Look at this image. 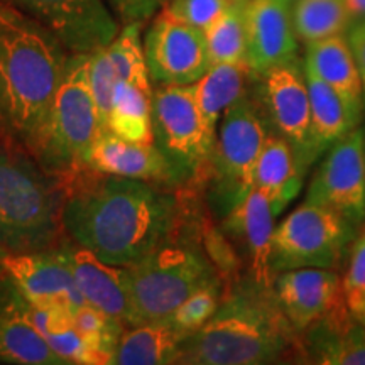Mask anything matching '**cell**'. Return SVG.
<instances>
[{"label":"cell","mask_w":365,"mask_h":365,"mask_svg":"<svg viewBox=\"0 0 365 365\" xmlns=\"http://www.w3.org/2000/svg\"><path fill=\"white\" fill-rule=\"evenodd\" d=\"M244 4L234 0L225 14L205 33L208 56L212 65L217 63L247 61V36H245Z\"/></svg>","instance_id":"cell-30"},{"label":"cell","mask_w":365,"mask_h":365,"mask_svg":"<svg viewBox=\"0 0 365 365\" xmlns=\"http://www.w3.org/2000/svg\"><path fill=\"white\" fill-rule=\"evenodd\" d=\"M144 54L150 81L158 86L193 85L212 66L205 34L166 9L145 31Z\"/></svg>","instance_id":"cell-10"},{"label":"cell","mask_w":365,"mask_h":365,"mask_svg":"<svg viewBox=\"0 0 365 365\" xmlns=\"http://www.w3.org/2000/svg\"><path fill=\"white\" fill-rule=\"evenodd\" d=\"M70 51L46 27L0 0V130L38 148Z\"/></svg>","instance_id":"cell-2"},{"label":"cell","mask_w":365,"mask_h":365,"mask_svg":"<svg viewBox=\"0 0 365 365\" xmlns=\"http://www.w3.org/2000/svg\"><path fill=\"white\" fill-rule=\"evenodd\" d=\"M0 364L66 365L27 318V298L0 274Z\"/></svg>","instance_id":"cell-19"},{"label":"cell","mask_w":365,"mask_h":365,"mask_svg":"<svg viewBox=\"0 0 365 365\" xmlns=\"http://www.w3.org/2000/svg\"><path fill=\"white\" fill-rule=\"evenodd\" d=\"M346 9H349L352 24L365 19V0H346Z\"/></svg>","instance_id":"cell-39"},{"label":"cell","mask_w":365,"mask_h":365,"mask_svg":"<svg viewBox=\"0 0 365 365\" xmlns=\"http://www.w3.org/2000/svg\"><path fill=\"white\" fill-rule=\"evenodd\" d=\"M254 78L247 61L217 63L191 85L200 112L208 129L217 134L223 113L240 98L247 97L249 80Z\"/></svg>","instance_id":"cell-25"},{"label":"cell","mask_w":365,"mask_h":365,"mask_svg":"<svg viewBox=\"0 0 365 365\" xmlns=\"http://www.w3.org/2000/svg\"><path fill=\"white\" fill-rule=\"evenodd\" d=\"M365 134L354 129L328 150L309 182L307 202L333 210L359 227L365 220Z\"/></svg>","instance_id":"cell-13"},{"label":"cell","mask_w":365,"mask_h":365,"mask_svg":"<svg viewBox=\"0 0 365 365\" xmlns=\"http://www.w3.org/2000/svg\"><path fill=\"white\" fill-rule=\"evenodd\" d=\"M88 168L102 175L175 185L170 164L154 143H134L108 129L100 130L93 140L88 154Z\"/></svg>","instance_id":"cell-21"},{"label":"cell","mask_w":365,"mask_h":365,"mask_svg":"<svg viewBox=\"0 0 365 365\" xmlns=\"http://www.w3.org/2000/svg\"><path fill=\"white\" fill-rule=\"evenodd\" d=\"M0 132H2V130H0ZM2 134H4V132H2Z\"/></svg>","instance_id":"cell-44"},{"label":"cell","mask_w":365,"mask_h":365,"mask_svg":"<svg viewBox=\"0 0 365 365\" xmlns=\"http://www.w3.org/2000/svg\"><path fill=\"white\" fill-rule=\"evenodd\" d=\"M220 301L222 286L220 281H215L182 301L170 319L185 331L193 333L200 330L215 314L217 308L220 307Z\"/></svg>","instance_id":"cell-32"},{"label":"cell","mask_w":365,"mask_h":365,"mask_svg":"<svg viewBox=\"0 0 365 365\" xmlns=\"http://www.w3.org/2000/svg\"><path fill=\"white\" fill-rule=\"evenodd\" d=\"M299 350V335L287 322L272 286L252 277L222 296L220 307L181 346L178 364L262 365Z\"/></svg>","instance_id":"cell-3"},{"label":"cell","mask_w":365,"mask_h":365,"mask_svg":"<svg viewBox=\"0 0 365 365\" xmlns=\"http://www.w3.org/2000/svg\"><path fill=\"white\" fill-rule=\"evenodd\" d=\"M107 129L134 143H154L153 95L135 85L117 81Z\"/></svg>","instance_id":"cell-27"},{"label":"cell","mask_w":365,"mask_h":365,"mask_svg":"<svg viewBox=\"0 0 365 365\" xmlns=\"http://www.w3.org/2000/svg\"><path fill=\"white\" fill-rule=\"evenodd\" d=\"M154 145L170 164L178 182H190L208 171L215 132L196 105L191 85L159 86L153 91Z\"/></svg>","instance_id":"cell-7"},{"label":"cell","mask_w":365,"mask_h":365,"mask_svg":"<svg viewBox=\"0 0 365 365\" xmlns=\"http://www.w3.org/2000/svg\"><path fill=\"white\" fill-rule=\"evenodd\" d=\"M354 232L352 223L339 213L304 200L274 230L271 249L274 276L301 267L335 269Z\"/></svg>","instance_id":"cell-8"},{"label":"cell","mask_w":365,"mask_h":365,"mask_svg":"<svg viewBox=\"0 0 365 365\" xmlns=\"http://www.w3.org/2000/svg\"><path fill=\"white\" fill-rule=\"evenodd\" d=\"M122 26L130 22H145L163 9L168 0H105Z\"/></svg>","instance_id":"cell-37"},{"label":"cell","mask_w":365,"mask_h":365,"mask_svg":"<svg viewBox=\"0 0 365 365\" xmlns=\"http://www.w3.org/2000/svg\"><path fill=\"white\" fill-rule=\"evenodd\" d=\"M88 78H90V88L93 93L95 105L98 110V122L100 130H107L108 115H110L112 108V98L113 90L117 85V75L113 70V65L108 58L107 49L102 48L98 51L90 53V63H88Z\"/></svg>","instance_id":"cell-33"},{"label":"cell","mask_w":365,"mask_h":365,"mask_svg":"<svg viewBox=\"0 0 365 365\" xmlns=\"http://www.w3.org/2000/svg\"><path fill=\"white\" fill-rule=\"evenodd\" d=\"M364 153H365V139H364Z\"/></svg>","instance_id":"cell-41"},{"label":"cell","mask_w":365,"mask_h":365,"mask_svg":"<svg viewBox=\"0 0 365 365\" xmlns=\"http://www.w3.org/2000/svg\"><path fill=\"white\" fill-rule=\"evenodd\" d=\"M301 355L312 364L365 365V323L345 301L299 335Z\"/></svg>","instance_id":"cell-20"},{"label":"cell","mask_w":365,"mask_h":365,"mask_svg":"<svg viewBox=\"0 0 365 365\" xmlns=\"http://www.w3.org/2000/svg\"><path fill=\"white\" fill-rule=\"evenodd\" d=\"M304 78L309 93V107H312L314 145L318 154H323L336 140L357 129L362 117H359L331 86L319 80L308 68H304Z\"/></svg>","instance_id":"cell-26"},{"label":"cell","mask_w":365,"mask_h":365,"mask_svg":"<svg viewBox=\"0 0 365 365\" xmlns=\"http://www.w3.org/2000/svg\"><path fill=\"white\" fill-rule=\"evenodd\" d=\"M143 26L144 22L124 24L105 49H107L118 81L135 85L148 95H153V83H150L144 54Z\"/></svg>","instance_id":"cell-29"},{"label":"cell","mask_w":365,"mask_h":365,"mask_svg":"<svg viewBox=\"0 0 365 365\" xmlns=\"http://www.w3.org/2000/svg\"><path fill=\"white\" fill-rule=\"evenodd\" d=\"M4 264H2V252H0V274H4Z\"/></svg>","instance_id":"cell-40"},{"label":"cell","mask_w":365,"mask_h":365,"mask_svg":"<svg viewBox=\"0 0 365 365\" xmlns=\"http://www.w3.org/2000/svg\"><path fill=\"white\" fill-rule=\"evenodd\" d=\"M58 247L65 254L85 303L107 313L125 328L134 327L135 314L127 267L102 261L71 239H63Z\"/></svg>","instance_id":"cell-15"},{"label":"cell","mask_w":365,"mask_h":365,"mask_svg":"<svg viewBox=\"0 0 365 365\" xmlns=\"http://www.w3.org/2000/svg\"><path fill=\"white\" fill-rule=\"evenodd\" d=\"M88 170L66 182L63 228L71 240L122 267L171 242L180 215L175 195L149 181Z\"/></svg>","instance_id":"cell-1"},{"label":"cell","mask_w":365,"mask_h":365,"mask_svg":"<svg viewBox=\"0 0 365 365\" xmlns=\"http://www.w3.org/2000/svg\"><path fill=\"white\" fill-rule=\"evenodd\" d=\"M346 39H349L350 48H352L355 65H357L360 81H362L364 108H365V19L355 22Z\"/></svg>","instance_id":"cell-38"},{"label":"cell","mask_w":365,"mask_h":365,"mask_svg":"<svg viewBox=\"0 0 365 365\" xmlns=\"http://www.w3.org/2000/svg\"><path fill=\"white\" fill-rule=\"evenodd\" d=\"M234 0H168L163 9L205 34L225 14Z\"/></svg>","instance_id":"cell-35"},{"label":"cell","mask_w":365,"mask_h":365,"mask_svg":"<svg viewBox=\"0 0 365 365\" xmlns=\"http://www.w3.org/2000/svg\"><path fill=\"white\" fill-rule=\"evenodd\" d=\"M272 287L282 313L298 335L345 301L341 277L335 269L301 267L277 272Z\"/></svg>","instance_id":"cell-16"},{"label":"cell","mask_w":365,"mask_h":365,"mask_svg":"<svg viewBox=\"0 0 365 365\" xmlns=\"http://www.w3.org/2000/svg\"><path fill=\"white\" fill-rule=\"evenodd\" d=\"M259 78L262 80V103L274 127V134L289 143L299 164L307 171L319 154L314 145L304 68H301L298 58H294L271 68Z\"/></svg>","instance_id":"cell-11"},{"label":"cell","mask_w":365,"mask_h":365,"mask_svg":"<svg viewBox=\"0 0 365 365\" xmlns=\"http://www.w3.org/2000/svg\"><path fill=\"white\" fill-rule=\"evenodd\" d=\"M46 341L51 350L66 365H91L102 364V360L86 340L75 330V327H68L65 330L46 336Z\"/></svg>","instance_id":"cell-36"},{"label":"cell","mask_w":365,"mask_h":365,"mask_svg":"<svg viewBox=\"0 0 365 365\" xmlns=\"http://www.w3.org/2000/svg\"><path fill=\"white\" fill-rule=\"evenodd\" d=\"M274 215L271 203L261 190L252 186L247 193L228 210L225 227L234 239L249 266V276L264 286H272L271 249Z\"/></svg>","instance_id":"cell-18"},{"label":"cell","mask_w":365,"mask_h":365,"mask_svg":"<svg viewBox=\"0 0 365 365\" xmlns=\"http://www.w3.org/2000/svg\"><path fill=\"white\" fill-rule=\"evenodd\" d=\"M65 200L66 182L0 132V252L56 247Z\"/></svg>","instance_id":"cell-4"},{"label":"cell","mask_w":365,"mask_h":365,"mask_svg":"<svg viewBox=\"0 0 365 365\" xmlns=\"http://www.w3.org/2000/svg\"><path fill=\"white\" fill-rule=\"evenodd\" d=\"M269 137L266 122L247 97L223 113L208 170L217 198L230 210L254 186V168Z\"/></svg>","instance_id":"cell-9"},{"label":"cell","mask_w":365,"mask_h":365,"mask_svg":"<svg viewBox=\"0 0 365 365\" xmlns=\"http://www.w3.org/2000/svg\"><path fill=\"white\" fill-rule=\"evenodd\" d=\"M90 53H70L48 122L33 156L43 170L68 182L88 170V154L100 132L88 78Z\"/></svg>","instance_id":"cell-5"},{"label":"cell","mask_w":365,"mask_h":365,"mask_svg":"<svg viewBox=\"0 0 365 365\" xmlns=\"http://www.w3.org/2000/svg\"><path fill=\"white\" fill-rule=\"evenodd\" d=\"M191 335L173 319L127 327L118 339L112 364L163 365L178 364L181 346Z\"/></svg>","instance_id":"cell-24"},{"label":"cell","mask_w":365,"mask_h":365,"mask_svg":"<svg viewBox=\"0 0 365 365\" xmlns=\"http://www.w3.org/2000/svg\"><path fill=\"white\" fill-rule=\"evenodd\" d=\"M341 289L349 312L365 323V230L354 242L349 269L341 277Z\"/></svg>","instance_id":"cell-34"},{"label":"cell","mask_w":365,"mask_h":365,"mask_svg":"<svg viewBox=\"0 0 365 365\" xmlns=\"http://www.w3.org/2000/svg\"><path fill=\"white\" fill-rule=\"evenodd\" d=\"M303 170L293 148L277 134H269L254 168V186L261 190L271 203L274 215H279L298 196Z\"/></svg>","instance_id":"cell-23"},{"label":"cell","mask_w":365,"mask_h":365,"mask_svg":"<svg viewBox=\"0 0 365 365\" xmlns=\"http://www.w3.org/2000/svg\"><path fill=\"white\" fill-rule=\"evenodd\" d=\"M239 2H247V0H239Z\"/></svg>","instance_id":"cell-42"},{"label":"cell","mask_w":365,"mask_h":365,"mask_svg":"<svg viewBox=\"0 0 365 365\" xmlns=\"http://www.w3.org/2000/svg\"><path fill=\"white\" fill-rule=\"evenodd\" d=\"M304 68L331 86L359 117L364 115L362 81L352 48L344 34L307 44Z\"/></svg>","instance_id":"cell-22"},{"label":"cell","mask_w":365,"mask_h":365,"mask_svg":"<svg viewBox=\"0 0 365 365\" xmlns=\"http://www.w3.org/2000/svg\"><path fill=\"white\" fill-rule=\"evenodd\" d=\"M127 271L135 325L170 319L186 298L220 281L217 269L203 252L173 242L161 245Z\"/></svg>","instance_id":"cell-6"},{"label":"cell","mask_w":365,"mask_h":365,"mask_svg":"<svg viewBox=\"0 0 365 365\" xmlns=\"http://www.w3.org/2000/svg\"><path fill=\"white\" fill-rule=\"evenodd\" d=\"M291 2H294V0H291Z\"/></svg>","instance_id":"cell-43"},{"label":"cell","mask_w":365,"mask_h":365,"mask_svg":"<svg viewBox=\"0 0 365 365\" xmlns=\"http://www.w3.org/2000/svg\"><path fill=\"white\" fill-rule=\"evenodd\" d=\"M291 19L296 38L304 44L344 34L352 24L346 0H294Z\"/></svg>","instance_id":"cell-28"},{"label":"cell","mask_w":365,"mask_h":365,"mask_svg":"<svg viewBox=\"0 0 365 365\" xmlns=\"http://www.w3.org/2000/svg\"><path fill=\"white\" fill-rule=\"evenodd\" d=\"M33 17L70 53H93L107 48L120 22L105 0H6Z\"/></svg>","instance_id":"cell-12"},{"label":"cell","mask_w":365,"mask_h":365,"mask_svg":"<svg viewBox=\"0 0 365 365\" xmlns=\"http://www.w3.org/2000/svg\"><path fill=\"white\" fill-rule=\"evenodd\" d=\"M73 327L97 352L102 364H112L115 349L125 327L100 309L83 304L73 313Z\"/></svg>","instance_id":"cell-31"},{"label":"cell","mask_w":365,"mask_h":365,"mask_svg":"<svg viewBox=\"0 0 365 365\" xmlns=\"http://www.w3.org/2000/svg\"><path fill=\"white\" fill-rule=\"evenodd\" d=\"M291 0H247L244 4L247 65L254 76L291 61L298 38L291 19Z\"/></svg>","instance_id":"cell-17"},{"label":"cell","mask_w":365,"mask_h":365,"mask_svg":"<svg viewBox=\"0 0 365 365\" xmlns=\"http://www.w3.org/2000/svg\"><path fill=\"white\" fill-rule=\"evenodd\" d=\"M4 271L31 303L51 304L75 313L85 299L61 249L2 254Z\"/></svg>","instance_id":"cell-14"}]
</instances>
